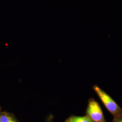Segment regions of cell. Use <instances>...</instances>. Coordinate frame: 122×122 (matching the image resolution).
<instances>
[{
	"mask_svg": "<svg viewBox=\"0 0 122 122\" xmlns=\"http://www.w3.org/2000/svg\"><path fill=\"white\" fill-rule=\"evenodd\" d=\"M93 89L99 97L106 109L112 114L113 118L122 116V108L108 93L97 85L93 86Z\"/></svg>",
	"mask_w": 122,
	"mask_h": 122,
	"instance_id": "6da1fadb",
	"label": "cell"
},
{
	"mask_svg": "<svg viewBox=\"0 0 122 122\" xmlns=\"http://www.w3.org/2000/svg\"><path fill=\"white\" fill-rule=\"evenodd\" d=\"M86 113L94 122H107L99 104L93 98L89 100Z\"/></svg>",
	"mask_w": 122,
	"mask_h": 122,
	"instance_id": "7a4b0ae2",
	"label": "cell"
},
{
	"mask_svg": "<svg viewBox=\"0 0 122 122\" xmlns=\"http://www.w3.org/2000/svg\"><path fill=\"white\" fill-rule=\"evenodd\" d=\"M66 122H94L86 115L85 116H72L68 118Z\"/></svg>",
	"mask_w": 122,
	"mask_h": 122,
	"instance_id": "3957f363",
	"label": "cell"
},
{
	"mask_svg": "<svg viewBox=\"0 0 122 122\" xmlns=\"http://www.w3.org/2000/svg\"><path fill=\"white\" fill-rule=\"evenodd\" d=\"M0 122H17L9 113L6 112L1 113L0 117Z\"/></svg>",
	"mask_w": 122,
	"mask_h": 122,
	"instance_id": "277c9868",
	"label": "cell"
},
{
	"mask_svg": "<svg viewBox=\"0 0 122 122\" xmlns=\"http://www.w3.org/2000/svg\"><path fill=\"white\" fill-rule=\"evenodd\" d=\"M112 122H122V115L118 118H113Z\"/></svg>",
	"mask_w": 122,
	"mask_h": 122,
	"instance_id": "5b68a950",
	"label": "cell"
},
{
	"mask_svg": "<svg viewBox=\"0 0 122 122\" xmlns=\"http://www.w3.org/2000/svg\"><path fill=\"white\" fill-rule=\"evenodd\" d=\"M1 113L0 112V114H1Z\"/></svg>",
	"mask_w": 122,
	"mask_h": 122,
	"instance_id": "8992f818",
	"label": "cell"
}]
</instances>
